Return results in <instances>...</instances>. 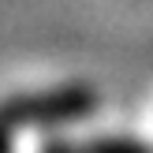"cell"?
<instances>
[{"mask_svg": "<svg viewBox=\"0 0 153 153\" xmlns=\"http://www.w3.org/2000/svg\"><path fill=\"white\" fill-rule=\"evenodd\" d=\"M41 153H75V149L67 146V142H60V138H52V142H49V146H45Z\"/></svg>", "mask_w": 153, "mask_h": 153, "instance_id": "cell-4", "label": "cell"}, {"mask_svg": "<svg viewBox=\"0 0 153 153\" xmlns=\"http://www.w3.org/2000/svg\"><path fill=\"white\" fill-rule=\"evenodd\" d=\"M75 153H153L142 138H94V142H86V146H79Z\"/></svg>", "mask_w": 153, "mask_h": 153, "instance_id": "cell-2", "label": "cell"}, {"mask_svg": "<svg viewBox=\"0 0 153 153\" xmlns=\"http://www.w3.org/2000/svg\"><path fill=\"white\" fill-rule=\"evenodd\" d=\"M97 105L90 86H60L41 94H15L0 101V120L11 127H56L71 120H86Z\"/></svg>", "mask_w": 153, "mask_h": 153, "instance_id": "cell-1", "label": "cell"}, {"mask_svg": "<svg viewBox=\"0 0 153 153\" xmlns=\"http://www.w3.org/2000/svg\"><path fill=\"white\" fill-rule=\"evenodd\" d=\"M11 131H15V127L0 120V153H11Z\"/></svg>", "mask_w": 153, "mask_h": 153, "instance_id": "cell-3", "label": "cell"}]
</instances>
